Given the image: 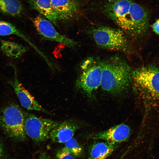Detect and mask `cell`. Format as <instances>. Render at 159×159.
<instances>
[{
  "label": "cell",
  "mask_w": 159,
  "mask_h": 159,
  "mask_svg": "<svg viewBox=\"0 0 159 159\" xmlns=\"http://www.w3.org/2000/svg\"><path fill=\"white\" fill-rule=\"evenodd\" d=\"M3 153V150L2 147L0 144V159H1Z\"/></svg>",
  "instance_id": "cell-22"
},
{
  "label": "cell",
  "mask_w": 159,
  "mask_h": 159,
  "mask_svg": "<svg viewBox=\"0 0 159 159\" xmlns=\"http://www.w3.org/2000/svg\"><path fill=\"white\" fill-rule=\"evenodd\" d=\"M15 35L20 37L31 46L41 57H43L44 56V54L30 40L29 38L21 32L14 25L9 22L0 21V35Z\"/></svg>",
  "instance_id": "cell-15"
},
{
  "label": "cell",
  "mask_w": 159,
  "mask_h": 159,
  "mask_svg": "<svg viewBox=\"0 0 159 159\" xmlns=\"http://www.w3.org/2000/svg\"><path fill=\"white\" fill-rule=\"evenodd\" d=\"M60 122L50 119L38 117L25 112L24 129L27 136L39 143L49 139L50 133Z\"/></svg>",
  "instance_id": "cell-7"
},
{
  "label": "cell",
  "mask_w": 159,
  "mask_h": 159,
  "mask_svg": "<svg viewBox=\"0 0 159 159\" xmlns=\"http://www.w3.org/2000/svg\"><path fill=\"white\" fill-rule=\"evenodd\" d=\"M130 129L126 124L122 123L106 130L90 134V138L100 139L109 143L117 145L126 141L130 135Z\"/></svg>",
  "instance_id": "cell-9"
},
{
  "label": "cell",
  "mask_w": 159,
  "mask_h": 159,
  "mask_svg": "<svg viewBox=\"0 0 159 159\" xmlns=\"http://www.w3.org/2000/svg\"><path fill=\"white\" fill-rule=\"evenodd\" d=\"M92 35L96 44L102 48L121 52L128 49L127 40L123 32L119 29L98 27L92 30Z\"/></svg>",
  "instance_id": "cell-5"
},
{
  "label": "cell",
  "mask_w": 159,
  "mask_h": 159,
  "mask_svg": "<svg viewBox=\"0 0 159 159\" xmlns=\"http://www.w3.org/2000/svg\"><path fill=\"white\" fill-rule=\"evenodd\" d=\"M132 72L129 65L118 58L103 63L100 86L104 91L114 95H120L129 89L132 82Z\"/></svg>",
  "instance_id": "cell-2"
},
{
  "label": "cell",
  "mask_w": 159,
  "mask_h": 159,
  "mask_svg": "<svg viewBox=\"0 0 159 159\" xmlns=\"http://www.w3.org/2000/svg\"><path fill=\"white\" fill-rule=\"evenodd\" d=\"M16 75L15 72L14 80L11 83L21 106L28 110L46 112L47 111L19 82Z\"/></svg>",
  "instance_id": "cell-10"
},
{
  "label": "cell",
  "mask_w": 159,
  "mask_h": 159,
  "mask_svg": "<svg viewBox=\"0 0 159 159\" xmlns=\"http://www.w3.org/2000/svg\"><path fill=\"white\" fill-rule=\"evenodd\" d=\"M105 9L110 18L127 32L138 36L147 31L149 14L139 4L130 0H115L109 2Z\"/></svg>",
  "instance_id": "cell-1"
},
{
  "label": "cell",
  "mask_w": 159,
  "mask_h": 159,
  "mask_svg": "<svg viewBox=\"0 0 159 159\" xmlns=\"http://www.w3.org/2000/svg\"><path fill=\"white\" fill-rule=\"evenodd\" d=\"M79 127L74 120H64L52 129L50 133L49 139L55 143H64L73 138Z\"/></svg>",
  "instance_id": "cell-11"
},
{
  "label": "cell",
  "mask_w": 159,
  "mask_h": 159,
  "mask_svg": "<svg viewBox=\"0 0 159 159\" xmlns=\"http://www.w3.org/2000/svg\"><path fill=\"white\" fill-rule=\"evenodd\" d=\"M1 50L6 56L17 58L26 52L27 48L18 43L10 41L1 40Z\"/></svg>",
  "instance_id": "cell-16"
},
{
  "label": "cell",
  "mask_w": 159,
  "mask_h": 159,
  "mask_svg": "<svg viewBox=\"0 0 159 159\" xmlns=\"http://www.w3.org/2000/svg\"><path fill=\"white\" fill-rule=\"evenodd\" d=\"M23 10L19 0H0V12L12 16L20 15Z\"/></svg>",
  "instance_id": "cell-17"
},
{
  "label": "cell",
  "mask_w": 159,
  "mask_h": 159,
  "mask_svg": "<svg viewBox=\"0 0 159 159\" xmlns=\"http://www.w3.org/2000/svg\"><path fill=\"white\" fill-rule=\"evenodd\" d=\"M117 146L106 141L94 143L90 149L88 159H106Z\"/></svg>",
  "instance_id": "cell-13"
},
{
  "label": "cell",
  "mask_w": 159,
  "mask_h": 159,
  "mask_svg": "<svg viewBox=\"0 0 159 159\" xmlns=\"http://www.w3.org/2000/svg\"><path fill=\"white\" fill-rule=\"evenodd\" d=\"M132 80L143 100L159 104V67L149 65L136 69L132 71Z\"/></svg>",
  "instance_id": "cell-3"
},
{
  "label": "cell",
  "mask_w": 159,
  "mask_h": 159,
  "mask_svg": "<svg viewBox=\"0 0 159 159\" xmlns=\"http://www.w3.org/2000/svg\"><path fill=\"white\" fill-rule=\"evenodd\" d=\"M152 28L155 33L159 34V19H157L153 24Z\"/></svg>",
  "instance_id": "cell-20"
},
{
  "label": "cell",
  "mask_w": 159,
  "mask_h": 159,
  "mask_svg": "<svg viewBox=\"0 0 159 159\" xmlns=\"http://www.w3.org/2000/svg\"><path fill=\"white\" fill-rule=\"evenodd\" d=\"M82 67L83 70L76 80V87L91 97L101 85L103 63L90 59Z\"/></svg>",
  "instance_id": "cell-6"
},
{
  "label": "cell",
  "mask_w": 159,
  "mask_h": 159,
  "mask_svg": "<svg viewBox=\"0 0 159 159\" xmlns=\"http://www.w3.org/2000/svg\"><path fill=\"white\" fill-rule=\"evenodd\" d=\"M39 159H52L45 153H42L39 156Z\"/></svg>",
  "instance_id": "cell-21"
},
{
  "label": "cell",
  "mask_w": 159,
  "mask_h": 159,
  "mask_svg": "<svg viewBox=\"0 0 159 159\" xmlns=\"http://www.w3.org/2000/svg\"><path fill=\"white\" fill-rule=\"evenodd\" d=\"M32 22L39 34L44 39L61 43L69 47L77 45L76 42L60 34L50 21L43 17L37 16L33 19Z\"/></svg>",
  "instance_id": "cell-8"
},
{
  "label": "cell",
  "mask_w": 159,
  "mask_h": 159,
  "mask_svg": "<svg viewBox=\"0 0 159 159\" xmlns=\"http://www.w3.org/2000/svg\"><path fill=\"white\" fill-rule=\"evenodd\" d=\"M32 6L49 20L56 24L58 20L51 0H28Z\"/></svg>",
  "instance_id": "cell-14"
},
{
  "label": "cell",
  "mask_w": 159,
  "mask_h": 159,
  "mask_svg": "<svg viewBox=\"0 0 159 159\" xmlns=\"http://www.w3.org/2000/svg\"><path fill=\"white\" fill-rule=\"evenodd\" d=\"M24 120L25 112L15 104L6 107L0 113L1 128L9 137L18 141H24L26 138Z\"/></svg>",
  "instance_id": "cell-4"
},
{
  "label": "cell",
  "mask_w": 159,
  "mask_h": 159,
  "mask_svg": "<svg viewBox=\"0 0 159 159\" xmlns=\"http://www.w3.org/2000/svg\"><path fill=\"white\" fill-rule=\"evenodd\" d=\"M64 143V146L68 149L74 156L79 157L82 155L83 149L74 138L73 137Z\"/></svg>",
  "instance_id": "cell-18"
},
{
  "label": "cell",
  "mask_w": 159,
  "mask_h": 159,
  "mask_svg": "<svg viewBox=\"0 0 159 159\" xmlns=\"http://www.w3.org/2000/svg\"><path fill=\"white\" fill-rule=\"evenodd\" d=\"M56 157L57 159H75L73 155L65 146L58 150Z\"/></svg>",
  "instance_id": "cell-19"
},
{
  "label": "cell",
  "mask_w": 159,
  "mask_h": 159,
  "mask_svg": "<svg viewBox=\"0 0 159 159\" xmlns=\"http://www.w3.org/2000/svg\"><path fill=\"white\" fill-rule=\"evenodd\" d=\"M58 20H67L78 12L79 5L76 0H51Z\"/></svg>",
  "instance_id": "cell-12"
}]
</instances>
